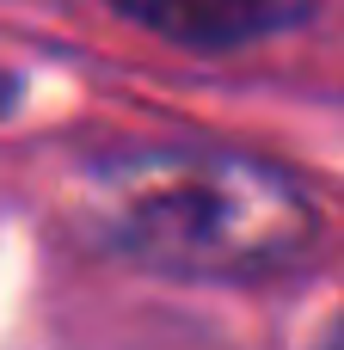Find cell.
Wrapping results in <instances>:
<instances>
[{"label":"cell","instance_id":"obj_3","mask_svg":"<svg viewBox=\"0 0 344 350\" xmlns=\"http://www.w3.org/2000/svg\"><path fill=\"white\" fill-rule=\"evenodd\" d=\"M320 350H344V320L332 326V332H326V345H320Z\"/></svg>","mask_w":344,"mask_h":350},{"label":"cell","instance_id":"obj_1","mask_svg":"<svg viewBox=\"0 0 344 350\" xmlns=\"http://www.w3.org/2000/svg\"><path fill=\"white\" fill-rule=\"evenodd\" d=\"M80 221L129 265L203 283H246L302 265L320 209L295 172L209 142H148L80 172Z\"/></svg>","mask_w":344,"mask_h":350},{"label":"cell","instance_id":"obj_2","mask_svg":"<svg viewBox=\"0 0 344 350\" xmlns=\"http://www.w3.org/2000/svg\"><path fill=\"white\" fill-rule=\"evenodd\" d=\"M105 6L185 49H246L295 31L314 12V0H105Z\"/></svg>","mask_w":344,"mask_h":350}]
</instances>
